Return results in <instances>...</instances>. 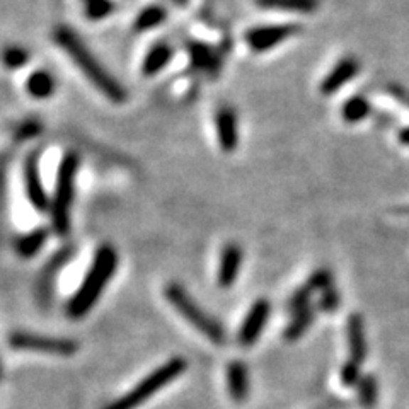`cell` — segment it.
Wrapping results in <instances>:
<instances>
[{"label": "cell", "mask_w": 409, "mask_h": 409, "mask_svg": "<svg viewBox=\"0 0 409 409\" xmlns=\"http://www.w3.org/2000/svg\"><path fill=\"white\" fill-rule=\"evenodd\" d=\"M116 268H118V254L111 245H101L94 254L84 282L67 302L65 312L70 319L77 321L87 316L90 309L97 304L107 283L115 277Z\"/></svg>", "instance_id": "6da1fadb"}, {"label": "cell", "mask_w": 409, "mask_h": 409, "mask_svg": "<svg viewBox=\"0 0 409 409\" xmlns=\"http://www.w3.org/2000/svg\"><path fill=\"white\" fill-rule=\"evenodd\" d=\"M53 38L60 48L65 51L68 57L72 58V62L79 67L82 74L90 80V84L101 90L110 101L123 102L127 99V90L99 63V60L90 53L87 46L80 41V38L70 28L62 26V28L55 31Z\"/></svg>", "instance_id": "7a4b0ae2"}, {"label": "cell", "mask_w": 409, "mask_h": 409, "mask_svg": "<svg viewBox=\"0 0 409 409\" xmlns=\"http://www.w3.org/2000/svg\"><path fill=\"white\" fill-rule=\"evenodd\" d=\"M77 171H79V156L75 152H67L60 162L53 200L50 205L51 225L60 238L70 232V212L75 196Z\"/></svg>", "instance_id": "3957f363"}, {"label": "cell", "mask_w": 409, "mask_h": 409, "mask_svg": "<svg viewBox=\"0 0 409 409\" xmlns=\"http://www.w3.org/2000/svg\"><path fill=\"white\" fill-rule=\"evenodd\" d=\"M186 368L188 361L183 356H174L157 367L152 373H149L147 377L142 378L132 391H128L122 398L115 399L113 403L106 404L102 409H137L145 401H149L152 395H156L159 391L169 386L174 378L183 376Z\"/></svg>", "instance_id": "277c9868"}, {"label": "cell", "mask_w": 409, "mask_h": 409, "mask_svg": "<svg viewBox=\"0 0 409 409\" xmlns=\"http://www.w3.org/2000/svg\"><path fill=\"white\" fill-rule=\"evenodd\" d=\"M164 294H166L167 302L174 307V311L181 317H184L196 331H200L201 334L206 336L215 344H221V346L225 344L227 334L221 322L210 316L205 309H201L196 304V300L179 283H169L166 290H164Z\"/></svg>", "instance_id": "5b68a950"}, {"label": "cell", "mask_w": 409, "mask_h": 409, "mask_svg": "<svg viewBox=\"0 0 409 409\" xmlns=\"http://www.w3.org/2000/svg\"><path fill=\"white\" fill-rule=\"evenodd\" d=\"M9 344H11V348H14V350L50 353V355L58 356H72L79 350V344H77L75 339L26 333V331H16V333H12L9 336Z\"/></svg>", "instance_id": "8992f818"}, {"label": "cell", "mask_w": 409, "mask_h": 409, "mask_svg": "<svg viewBox=\"0 0 409 409\" xmlns=\"http://www.w3.org/2000/svg\"><path fill=\"white\" fill-rule=\"evenodd\" d=\"M300 31L297 24H268V26H254L244 34V40L248 46L256 53L270 51L287 41L288 38L295 36Z\"/></svg>", "instance_id": "52a82bcc"}, {"label": "cell", "mask_w": 409, "mask_h": 409, "mask_svg": "<svg viewBox=\"0 0 409 409\" xmlns=\"http://www.w3.org/2000/svg\"><path fill=\"white\" fill-rule=\"evenodd\" d=\"M24 189L26 196H28L29 203H31L38 212H46L50 210V198L46 195L45 186H43L41 181V172H40V162H38V152L29 154L24 161Z\"/></svg>", "instance_id": "ba28073f"}, {"label": "cell", "mask_w": 409, "mask_h": 409, "mask_svg": "<svg viewBox=\"0 0 409 409\" xmlns=\"http://www.w3.org/2000/svg\"><path fill=\"white\" fill-rule=\"evenodd\" d=\"M270 314H271V304L266 299L256 300V302L251 305L249 312L245 314L243 324H240L238 334L240 346L249 348L260 339L262 331H265L266 322H268Z\"/></svg>", "instance_id": "9c48e42d"}, {"label": "cell", "mask_w": 409, "mask_h": 409, "mask_svg": "<svg viewBox=\"0 0 409 409\" xmlns=\"http://www.w3.org/2000/svg\"><path fill=\"white\" fill-rule=\"evenodd\" d=\"M331 285H333V275L327 270H317L316 273H312L311 277L307 278V282H305L302 287L297 288L290 299H288V311L295 314L305 307H311L312 295L317 294V292L321 294V292H324L326 288H329Z\"/></svg>", "instance_id": "30bf717a"}, {"label": "cell", "mask_w": 409, "mask_h": 409, "mask_svg": "<svg viewBox=\"0 0 409 409\" xmlns=\"http://www.w3.org/2000/svg\"><path fill=\"white\" fill-rule=\"evenodd\" d=\"M215 130H217L218 145L223 152L230 154L239 145V124L238 115L232 107H221L215 113Z\"/></svg>", "instance_id": "8fae6325"}, {"label": "cell", "mask_w": 409, "mask_h": 409, "mask_svg": "<svg viewBox=\"0 0 409 409\" xmlns=\"http://www.w3.org/2000/svg\"><path fill=\"white\" fill-rule=\"evenodd\" d=\"M360 72V65L355 58L346 57L339 60L338 63L333 67V70L324 77V80L321 82V92L324 96H333L334 92H338L339 89L350 82L353 77Z\"/></svg>", "instance_id": "7c38bea8"}, {"label": "cell", "mask_w": 409, "mask_h": 409, "mask_svg": "<svg viewBox=\"0 0 409 409\" xmlns=\"http://www.w3.org/2000/svg\"><path fill=\"white\" fill-rule=\"evenodd\" d=\"M240 262H243V251L238 244L230 243L222 249L221 265H218L217 282L222 288H230L239 277Z\"/></svg>", "instance_id": "4fadbf2b"}, {"label": "cell", "mask_w": 409, "mask_h": 409, "mask_svg": "<svg viewBox=\"0 0 409 409\" xmlns=\"http://www.w3.org/2000/svg\"><path fill=\"white\" fill-rule=\"evenodd\" d=\"M227 389L235 403H244L249 398V370L243 361L235 360L227 365Z\"/></svg>", "instance_id": "5bb4252c"}, {"label": "cell", "mask_w": 409, "mask_h": 409, "mask_svg": "<svg viewBox=\"0 0 409 409\" xmlns=\"http://www.w3.org/2000/svg\"><path fill=\"white\" fill-rule=\"evenodd\" d=\"M346 336L350 358L361 365L365 358H367V341H365V326L360 314H351V316L348 317Z\"/></svg>", "instance_id": "9a60e30c"}, {"label": "cell", "mask_w": 409, "mask_h": 409, "mask_svg": "<svg viewBox=\"0 0 409 409\" xmlns=\"http://www.w3.org/2000/svg\"><path fill=\"white\" fill-rule=\"evenodd\" d=\"M172 57H174V50L171 48V45L167 43H159V45L152 46L145 55L144 62H142V72L144 75L154 77L159 72H162L164 68L171 63Z\"/></svg>", "instance_id": "2e32d148"}, {"label": "cell", "mask_w": 409, "mask_h": 409, "mask_svg": "<svg viewBox=\"0 0 409 409\" xmlns=\"http://www.w3.org/2000/svg\"><path fill=\"white\" fill-rule=\"evenodd\" d=\"M26 92L33 99H48L55 92V79L50 72L34 70L26 79Z\"/></svg>", "instance_id": "e0dca14e"}, {"label": "cell", "mask_w": 409, "mask_h": 409, "mask_svg": "<svg viewBox=\"0 0 409 409\" xmlns=\"http://www.w3.org/2000/svg\"><path fill=\"white\" fill-rule=\"evenodd\" d=\"M48 235H50V230L45 229V227H43V229H36V230L29 232V234L19 235V238L14 240L16 253L19 254L21 257H24V260H29V257H33L34 254H36L43 245H45Z\"/></svg>", "instance_id": "ac0fdd59"}, {"label": "cell", "mask_w": 409, "mask_h": 409, "mask_svg": "<svg viewBox=\"0 0 409 409\" xmlns=\"http://www.w3.org/2000/svg\"><path fill=\"white\" fill-rule=\"evenodd\" d=\"M314 319H316V309L312 307H305L300 312L292 314V321L288 322L285 331H283V338L287 341H297L311 327Z\"/></svg>", "instance_id": "d6986e66"}, {"label": "cell", "mask_w": 409, "mask_h": 409, "mask_svg": "<svg viewBox=\"0 0 409 409\" xmlns=\"http://www.w3.org/2000/svg\"><path fill=\"white\" fill-rule=\"evenodd\" d=\"M189 58L193 65L205 72L217 70V67L221 65L217 53L208 45H201V43L189 45Z\"/></svg>", "instance_id": "ffe728a7"}, {"label": "cell", "mask_w": 409, "mask_h": 409, "mask_svg": "<svg viewBox=\"0 0 409 409\" xmlns=\"http://www.w3.org/2000/svg\"><path fill=\"white\" fill-rule=\"evenodd\" d=\"M256 4L262 9H275V11L302 12L309 14L319 6L317 0H256Z\"/></svg>", "instance_id": "44dd1931"}, {"label": "cell", "mask_w": 409, "mask_h": 409, "mask_svg": "<svg viewBox=\"0 0 409 409\" xmlns=\"http://www.w3.org/2000/svg\"><path fill=\"white\" fill-rule=\"evenodd\" d=\"M164 19H166V9L161 6H149L140 11L139 17L135 19V29L140 33L150 31V29H156L157 26H161Z\"/></svg>", "instance_id": "7402d4cb"}, {"label": "cell", "mask_w": 409, "mask_h": 409, "mask_svg": "<svg viewBox=\"0 0 409 409\" xmlns=\"http://www.w3.org/2000/svg\"><path fill=\"white\" fill-rule=\"evenodd\" d=\"M343 118L348 123H358L365 119L370 113V102L363 96H355L348 99L343 106Z\"/></svg>", "instance_id": "603a6c76"}, {"label": "cell", "mask_w": 409, "mask_h": 409, "mask_svg": "<svg viewBox=\"0 0 409 409\" xmlns=\"http://www.w3.org/2000/svg\"><path fill=\"white\" fill-rule=\"evenodd\" d=\"M356 389H358V401L361 406L365 409H372L376 406L378 399V384L376 377L370 376V373L363 376L360 378Z\"/></svg>", "instance_id": "cb8c5ba5"}, {"label": "cell", "mask_w": 409, "mask_h": 409, "mask_svg": "<svg viewBox=\"0 0 409 409\" xmlns=\"http://www.w3.org/2000/svg\"><path fill=\"white\" fill-rule=\"evenodd\" d=\"M361 377L363 376H361V372H360V363H356V361L351 358L343 365L341 372H339V378H341V384L344 387L358 386Z\"/></svg>", "instance_id": "d4e9b609"}, {"label": "cell", "mask_w": 409, "mask_h": 409, "mask_svg": "<svg viewBox=\"0 0 409 409\" xmlns=\"http://www.w3.org/2000/svg\"><path fill=\"white\" fill-rule=\"evenodd\" d=\"M339 302H341V299H339V294L334 285H331L329 288H326L324 292H321L319 309H322L324 312H334L336 309L339 307Z\"/></svg>", "instance_id": "484cf974"}, {"label": "cell", "mask_w": 409, "mask_h": 409, "mask_svg": "<svg viewBox=\"0 0 409 409\" xmlns=\"http://www.w3.org/2000/svg\"><path fill=\"white\" fill-rule=\"evenodd\" d=\"M29 60V53L23 48H19V46H11L6 51V65L9 68H21L23 65H26V62Z\"/></svg>", "instance_id": "4316f807"}, {"label": "cell", "mask_w": 409, "mask_h": 409, "mask_svg": "<svg viewBox=\"0 0 409 409\" xmlns=\"http://www.w3.org/2000/svg\"><path fill=\"white\" fill-rule=\"evenodd\" d=\"M113 9L111 0H89L87 4V16L90 19H101L106 17Z\"/></svg>", "instance_id": "83f0119b"}, {"label": "cell", "mask_w": 409, "mask_h": 409, "mask_svg": "<svg viewBox=\"0 0 409 409\" xmlns=\"http://www.w3.org/2000/svg\"><path fill=\"white\" fill-rule=\"evenodd\" d=\"M401 140L404 142V144H409V128L401 132Z\"/></svg>", "instance_id": "f1b7e54d"}]
</instances>
